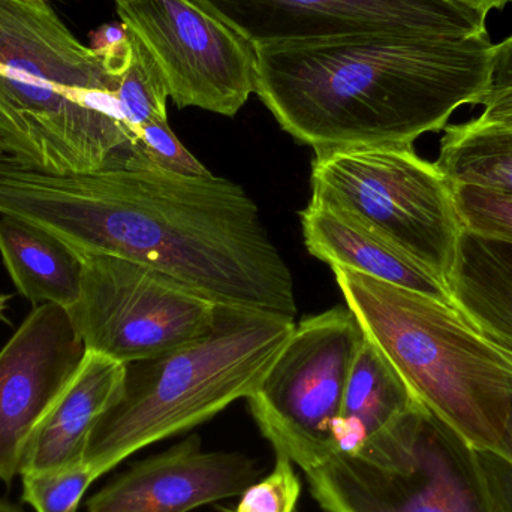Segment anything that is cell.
I'll return each mask as SVG.
<instances>
[{
  "instance_id": "cell-5",
  "label": "cell",
  "mask_w": 512,
  "mask_h": 512,
  "mask_svg": "<svg viewBox=\"0 0 512 512\" xmlns=\"http://www.w3.org/2000/svg\"><path fill=\"white\" fill-rule=\"evenodd\" d=\"M294 328L286 316L218 304L203 336L126 364L122 394L93 427L83 462L102 477L137 451L249 399Z\"/></svg>"
},
{
  "instance_id": "cell-11",
  "label": "cell",
  "mask_w": 512,
  "mask_h": 512,
  "mask_svg": "<svg viewBox=\"0 0 512 512\" xmlns=\"http://www.w3.org/2000/svg\"><path fill=\"white\" fill-rule=\"evenodd\" d=\"M252 44L352 33H487L486 12L447 0H198Z\"/></svg>"
},
{
  "instance_id": "cell-8",
  "label": "cell",
  "mask_w": 512,
  "mask_h": 512,
  "mask_svg": "<svg viewBox=\"0 0 512 512\" xmlns=\"http://www.w3.org/2000/svg\"><path fill=\"white\" fill-rule=\"evenodd\" d=\"M77 255L81 294L68 315L86 351L129 364L179 348L212 327L218 304L162 271L119 256Z\"/></svg>"
},
{
  "instance_id": "cell-20",
  "label": "cell",
  "mask_w": 512,
  "mask_h": 512,
  "mask_svg": "<svg viewBox=\"0 0 512 512\" xmlns=\"http://www.w3.org/2000/svg\"><path fill=\"white\" fill-rule=\"evenodd\" d=\"M129 38L131 50L120 77L119 102L135 141L146 123L167 117V99L170 96L164 77L149 51L132 33H129Z\"/></svg>"
},
{
  "instance_id": "cell-23",
  "label": "cell",
  "mask_w": 512,
  "mask_h": 512,
  "mask_svg": "<svg viewBox=\"0 0 512 512\" xmlns=\"http://www.w3.org/2000/svg\"><path fill=\"white\" fill-rule=\"evenodd\" d=\"M463 230L512 245V194L454 186Z\"/></svg>"
},
{
  "instance_id": "cell-24",
  "label": "cell",
  "mask_w": 512,
  "mask_h": 512,
  "mask_svg": "<svg viewBox=\"0 0 512 512\" xmlns=\"http://www.w3.org/2000/svg\"><path fill=\"white\" fill-rule=\"evenodd\" d=\"M274 468L240 495L231 512H295L301 495V481L288 454L274 450Z\"/></svg>"
},
{
  "instance_id": "cell-19",
  "label": "cell",
  "mask_w": 512,
  "mask_h": 512,
  "mask_svg": "<svg viewBox=\"0 0 512 512\" xmlns=\"http://www.w3.org/2000/svg\"><path fill=\"white\" fill-rule=\"evenodd\" d=\"M435 164L453 186L512 194V122L475 117L447 126Z\"/></svg>"
},
{
  "instance_id": "cell-12",
  "label": "cell",
  "mask_w": 512,
  "mask_h": 512,
  "mask_svg": "<svg viewBox=\"0 0 512 512\" xmlns=\"http://www.w3.org/2000/svg\"><path fill=\"white\" fill-rule=\"evenodd\" d=\"M86 348L68 310L39 304L0 351V480L11 483L36 427L65 390Z\"/></svg>"
},
{
  "instance_id": "cell-9",
  "label": "cell",
  "mask_w": 512,
  "mask_h": 512,
  "mask_svg": "<svg viewBox=\"0 0 512 512\" xmlns=\"http://www.w3.org/2000/svg\"><path fill=\"white\" fill-rule=\"evenodd\" d=\"M364 337L349 307L336 306L295 325L248 399L273 450L291 460L334 451L346 381Z\"/></svg>"
},
{
  "instance_id": "cell-6",
  "label": "cell",
  "mask_w": 512,
  "mask_h": 512,
  "mask_svg": "<svg viewBox=\"0 0 512 512\" xmlns=\"http://www.w3.org/2000/svg\"><path fill=\"white\" fill-rule=\"evenodd\" d=\"M292 462L325 512H495L478 451L420 403L354 453Z\"/></svg>"
},
{
  "instance_id": "cell-25",
  "label": "cell",
  "mask_w": 512,
  "mask_h": 512,
  "mask_svg": "<svg viewBox=\"0 0 512 512\" xmlns=\"http://www.w3.org/2000/svg\"><path fill=\"white\" fill-rule=\"evenodd\" d=\"M481 105V122H512V33L495 44L489 92Z\"/></svg>"
},
{
  "instance_id": "cell-13",
  "label": "cell",
  "mask_w": 512,
  "mask_h": 512,
  "mask_svg": "<svg viewBox=\"0 0 512 512\" xmlns=\"http://www.w3.org/2000/svg\"><path fill=\"white\" fill-rule=\"evenodd\" d=\"M259 469L242 453L203 450L191 435L132 465L87 502V512H191L242 495Z\"/></svg>"
},
{
  "instance_id": "cell-22",
  "label": "cell",
  "mask_w": 512,
  "mask_h": 512,
  "mask_svg": "<svg viewBox=\"0 0 512 512\" xmlns=\"http://www.w3.org/2000/svg\"><path fill=\"white\" fill-rule=\"evenodd\" d=\"M113 158L134 159L180 176L197 177L210 174V171L180 143L168 125L167 117H158L146 123L137 140Z\"/></svg>"
},
{
  "instance_id": "cell-28",
  "label": "cell",
  "mask_w": 512,
  "mask_h": 512,
  "mask_svg": "<svg viewBox=\"0 0 512 512\" xmlns=\"http://www.w3.org/2000/svg\"><path fill=\"white\" fill-rule=\"evenodd\" d=\"M11 295L9 294H0V321L6 322L9 324V319L6 318L5 312L8 309L9 301H11Z\"/></svg>"
},
{
  "instance_id": "cell-1",
  "label": "cell",
  "mask_w": 512,
  "mask_h": 512,
  "mask_svg": "<svg viewBox=\"0 0 512 512\" xmlns=\"http://www.w3.org/2000/svg\"><path fill=\"white\" fill-rule=\"evenodd\" d=\"M0 215L27 222L75 254L141 262L216 304L295 319L294 280L242 186L113 158L86 174H53L0 153Z\"/></svg>"
},
{
  "instance_id": "cell-2",
  "label": "cell",
  "mask_w": 512,
  "mask_h": 512,
  "mask_svg": "<svg viewBox=\"0 0 512 512\" xmlns=\"http://www.w3.org/2000/svg\"><path fill=\"white\" fill-rule=\"evenodd\" d=\"M255 93L315 156L414 147L489 92V33L448 38L352 33L255 44Z\"/></svg>"
},
{
  "instance_id": "cell-29",
  "label": "cell",
  "mask_w": 512,
  "mask_h": 512,
  "mask_svg": "<svg viewBox=\"0 0 512 512\" xmlns=\"http://www.w3.org/2000/svg\"><path fill=\"white\" fill-rule=\"evenodd\" d=\"M0 512H23L17 505L11 504V502L0 499Z\"/></svg>"
},
{
  "instance_id": "cell-27",
  "label": "cell",
  "mask_w": 512,
  "mask_h": 512,
  "mask_svg": "<svg viewBox=\"0 0 512 512\" xmlns=\"http://www.w3.org/2000/svg\"><path fill=\"white\" fill-rule=\"evenodd\" d=\"M447 2L459 3V5L490 14L495 9H504L512 0H447Z\"/></svg>"
},
{
  "instance_id": "cell-18",
  "label": "cell",
  "mask_w": 512,
  "mask_h": 512,
  "mask_svg": "<svg viewBox=\"0 0 512 512\" xmlns=\"http://www.w3.org/2000/svg\"><path fill=\"white\" fill-rule=\"evenodd\" d=\"M417 403L378 346L364 337L346 381L334 451L354 453Z\"/></svg>"
},
{
  "instance_id": "cell-16",
  "label": "cell",
  "mask_w": 512,
  "mask_h": 512,
  "mask_svg": "<svg viewBox=\"0 0 512 512\" xmlns=\"http://www.w3.org/2000/svg\"><path fill=\"white\" fill-rule=\"evenodd\" d=\"M456 309L512 357V245L463 230L445 277Z\"/></svg>"
},
{
  "instance_id": "cell-17",
  "label": "cell",
  "mask_w": 512,
  "mask_h": 512,
  "mask_svg": "<svg viewBox=\"0 0 512 512\" xmlns=\"http://www.w3.org/2000/svg\"><path fill=\"white\" fill-rule=\"evenodd\" d=\"M0 256L18 294L33 306L54 304L68 310L80 298V256L51 234L2 216Z\"/></svg>"
},
{
  "instance_id": "cell-10",
  "label": "cell",
  "mask_w": 512,
  "mask_h": 512,
  "mask_svg": "<svg viewBox=\"0 0 512 512\" xmlns=\"http://www.w3.org/2000/svg\"><path fill=\"white\" fill-rule=\"evenodd\" d=\"M179 108L234 117L255 93V45L198 0H119Z\"/></svg>"
},
{
  "instance_id": "cell-4",
  "label": "cell",
  "mask_w": 512,
  "mask_h": 512,
  "mask_svg": "<svg viewBox=\"0 0 512 512\" xmlns=\"http://www.w3.org/2000/svg\"><path fill=\"white\" fill-rule=\"evenodd\" d=\"M364 334L414 399L477 451L512 463V357L453 304L331 267Z\"/></svg>"
},
{
  "instance_id": "cell-15",
  "label": "cell",
  "mask_w": 512,
  "mask_h": 512,
  "mask_svg": "<svg viewBox=\"0 0 512 512\" xmlns=\"http://www.w3.org/2000/svg\"><path fill=\"white\" fill-rule=\"evenodd\" d=\"M300 219L304 245L319 261L453 304L444 280L345 213L310 201Z\"/></svg>"
},
{
  "instance_id": "cell-30",
  "label": "cell",
  "mask_w": 512,
  "mask_h": 512,
  "mask_svg": "<svg viewBox=\"0 0 512 512\" xmlns=\"http://www.w3.org/2000/svg\"><path fill=\"white\" fill-rule=\"evenodd\" d=\"M0 153H6V155H9L8 146H6V143L3 141L2 137H0Z\"/></svg>"
},
{
  "instance_id": "cell-7",
  "label": "cell",
  "mask_w": 512,
  "mask_h": 512,
  "mask_svg": "<svg viewBox=\"0 0 512 512\" xmlns=\"http://www.w3.org/2000/svg\"><path fill=\"white\" fill-rule=\"evenodd\" d=\"M312 198L360 222L444 280L463 233L454 186L414 147L315 156Z\"/></svg>"
},
{
  "instance_id": "cell-3",
  "label": "cell",
  "mask_w": 512,
  "mask_h": 512,
  "mask_svg": "<svg viewBox=\"0 0 512 512\" xmlns=\"http://www.w3.org/2000/svg\"><path fill=\"white\" fill-rule=\"evenodd\" d=\"M131 50L84 45L47 0H0V137L53 174L101 170L134 137L119 102Z\"/></svg>"
},
{
  "instance_id": "cell-14",
  "label": "cell",
  "mask_w": 512,
  "mask_h": 512,
  "mask_svg": "<svg viewBox=\"0 0 512 512\" xmlns=\"http://www.w3.org/2000/svg\"><path fill=\"white\" fill-rule=\"evenodd\" d=\"M125 376L126 364L86 351L77 372L36 427L18 475L83 462L90 433L99 418L119 400Z\"/></svg>"
},
{
  "instance_id": "cell-31",
  "label": "cell",
  "mask_w": 512,
  "mask_h": 512,
  "mask_svg": "<svg viewBox=\"0 0 512 512\" xmlns=\"http://www.w3.org/2000/svg\"><path fill=\"white\" fill-rule=\"evenodd\" d=\"M114 2H119V0H114Z\"/></svg>"
},
{
  "instance_id": "cell-26",
  "label": "cell",
  "mask_w": 512,
  "mask_h": 512,
  "mask_svg": "<svg viewBox=\"0 0 512 512\" xmlns=\"http://www.w3.org/2000/svg\"><path fill=\"white\" fill-rule=\"evenodd\" d=\"M495 512H512V463L489 451H478Z\"/></svg>"
},
{
  "instance_id": "cell-21",
  "label": "cell",
  "mask_w": 512,
  "mask_h": 512,
  "mask_svg": "<svg viewBox=\"0 0 512 512\" xmlns=\"http://www.w3.org/2000/svg\"><path fill=\"white\" fill-rule=\"evenodd\" d=\"M23 478V499L36 512H77L92 483L101 475L81 462L66 468L32 472Z\"/></svg>"
}]
</instances>
